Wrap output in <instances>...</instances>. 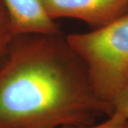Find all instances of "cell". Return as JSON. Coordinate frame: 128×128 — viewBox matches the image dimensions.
<instances>
[{"label": "cell", "instance_id": "cell-1", "mask_svg": "<svg viewBox=\"0 0 128 128\" xmlns=\"http://www.w3.org/2000/svg\"><path fill=\"white\" fill-rule=\"evenodd\" d=\"M113 112L61 32L14 36L0 65V128L88 126Z\"/></svg>", "mask_w": 128, "mask_h": 128}, {"label": "cell", "instance_id": "cell-2", "mask_svg": "<svg viewBox=\"0 0 128 128\" xmlns=\"http://www.w3.org/2000/svg\"><path fill=\"white\" fill-rule=\"evenodd\" d=\"M66 39L85 65L97 96L113 106L128 82V11L101 27L69 34Z\"/></svg>", "mask_w": 128, "mask_h": 128}, {"label": "cell", "instance_id": "cell-3", "mask_svg": "<svg viewBox=\"0 0 128 128\" xmlns=\"http://www.w3.org/2000/svg\"><path fill=\"white\" fill-rule=\"evenodd\" d=\"M51 19L73 18L95 28L110 23L128 11V0H41Z\"/></svg>", "mask_w": 128, "mask_h": 128}, {"label": "cell", "instance_id": "cell-4", "mask_svg": "<svg viewBox=\"0 0 128 128\" xmlns=\"http://www.w3.org/2000/svg\"><path fill=\"white\" fill-rule=\"evenodd\" d=\"M8 12L14 36L61 32L46 14L41 0H2Z\"/></svg>", "mask_w": 128, "mask_h": 128}, {"label": "cell", "instance_id": "cell-5", "mask_svg": "<svg viewBox=\"0 0 128 128\" xmlns=\"http://www.w3.org/2000/svg\"><path fill=\"white\" fill-rule=\"evenodd\" d=\"M14 36L8 12L3 1L0 0V65L4 59Z\"/></svg>", "mask_w": 128, "mask_h": 128}, {"label": "cell", "instance_id": "cell-6", "mask_svg": "<svg viewBox=\"0 0 128 128\" xmlns=\"http://www.w3.org/2000/svg\"><path fill=\"white\" fill-rule=\"evenodd\" d=\"M127 117L119 111H115L108 116L105 121L98 124H91L82 127H70L67 128H128Z\"/></svg>", "mask_w": 128, "mask_h": 128}, {"label": "cell", "instance_id": "cell-7", "mask_svg": "<svg viewBox=\"0 0 128 128\" xmlns=\"http://www.w3.org/2000/svg\"><path fill=\"white\" fill-rule=\"evenodd\" d=\"M114 111H119L125 116L128 114V82L113 101Z\"/></svg>", "mask_w": 128, "mask_h": 128}, {"label": "cell", "instance_id": "cell-8", "mask_svg": "<svg viewBox=\"0 0 128 128\" xmlns=\"http://www.w3.org/2000/svg\"><path fill=\"white\" fill-rule=\"evenodd\" d=\"M126 117H127V118H128V114L126 115Z\"/></svg>", "mask_w": 128, "mask_h": 128}, {"label": "cell", "instance_id": "cell-9", "mask_svg": "<svg viewBox=\"0 0 128 128\" xmlns=\"http://www.w3.org/2000/svg\"></svg>", "mask_w": 128, "mask_h": 128}]
</instances>
